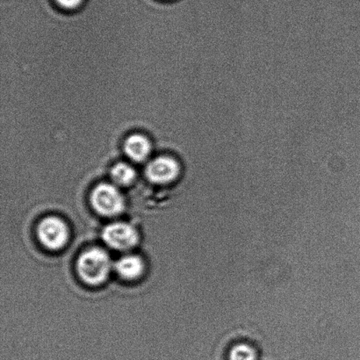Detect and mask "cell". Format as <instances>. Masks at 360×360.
<instances>
[{
	"label": "cell",
	"instance_id": "1",
	"mask_svg": "<svg viewBox=\"0 0 360 360\" xmlns=\"http://www.w3.org/2000/svg\"><path fill=\"white\" fill-rule=\"evenodd\" d=\"M81 278L90 285H98L107 280L111 270V260L103 250L93 248L81 254L77 263Z\"/></svg>",
	"mask_w": 360,
	"mask_h": 360
},
{
	"label": "cell",
	"instance_id": "2",
	"mask_svg": "<svg viewBox=\"0 0 360 360\" xmlns=\"http://www.w3.org/2000/svg\"><path fill=\"white\" fill-rule=\"evenodd\" d=\"M91 204L98 214L105 217H115L122 213L124 208V200L114 185L102 183L91 193Z\"/></svg>",
	"mask_w": 360,
	"mask_h": 360
},
{
	"label": "cell",
	"instance_id": "3",
	"mask_svg": "<svg viewBox=\"0 0 360 360\" xmlns=\"http://www.w3.org/2000/svg\"><path fill=\"white\" fill-rule=\"evenodd\" d=\"M38 238L46 248L59 250L69 239V229L65 221L56 217L45 218L37 229Z\"/></svg>",
	"mask_w": 360,
	"mask_h": 360
},
{
	"label": "cell",
	"instance_id": "4",
	"mask_svg": "<svg viewBox=\"0 0 360 360\" xmlns=\"http://www.w3.org/2000/svg\"><path fill=\"white\" fill-rule=\"evenodd\" d=\"M102 236L108 246L119 250L131 249L139 242V235L136 229L123 222L108 225L105 228Z\"/></svg>",
	"mask_w": 360,
	"mask_h": 360
},
{
	"label": "cell",
	"instance_id": "5",
	"mask_svg": "<svg viewBox=\"0 0 360 360\" xmlns=\"http://www.w3.org/2000/svg\"><path fill=\"white\" fill-rule=\"evenodd\" d=\"M180 172L179 165L171 157L161 156L155 158L148 165L146 176L150 181L167 184L177 179Z\"/></svg>",
	"mask_w": 360,
	"mask_h": 360
},
{
	"label": "cell",
	"instance_id": "6",
	"mask_svg": "<svg viewBox=\"0 0 360 360\" xmlns=\"http://www.w3.org/2000/svg\"><path fill=\"white\" fill-rule=\"evenodd\" d=\"M124 151L127 157L136 163L146 160L151 153V144L146 136L141 134H133L126 139Z\"/></svg>",
	"mask_w": 360,
	"mask_h": 360
},
{
	"label": "cell",
	"instance_id": "7",
	"mask_svg": "<svg viewBox=\"0 0 360 360\" xmlns=\"http://www.w3.org/2000/svg\"><path fill=\"white\" fill-rule=\"evenodd\" d=\"M143 260L137 256H125L115 264V270L117 274L125 280H135L143 271Z\"/></svg>",
	"mask_w": 360,
	"mask_h": 360
},
{
	"label": "cell",
	"instance_id": "8",
	"mask_svg": "<svg viewBox=\"0 0 360 360\" xmlns=\"http://www.w3.org/2000/svg\"><path fill=\"white\" fill-rule=\"evenodd\" d=\"M110 174L112 181L122 186L130 185L136 179V172L131 165L122 162L112 167Z\"/></svg>",
	"mask_w": 360,
	"mask_h": 360
},
{
	"label": "cell",
	"instance_id": "9",
	"mask_svg": "<svg viewBox=\"0 0 360 360\" xmlns=\"http://www.w3.org/2000/svg\"><path fill=\"white\" fill-rule=\"evenodd\" d=\"M259 354L256 348L248 343H238L232 345L228 352V360H257Z\"/></svg>",
	"mask_w": 360,
	"mask_h": 360
},
{
	"label": "cell",
	"instance_id": "10",
	"mask_svg": "<svg viewBox=\"0 0 360 360\" xmlns=\"http://www.w3.org/2000/svg\"><path fill=\"white\" fill-rule=\"evenodd\" d=\"M82 1L83 0H56V2L58 3L59 6L65 7L66 9L76 8V7L80 6Z\"/></svg>",
	"mask_w": 360,
	"mask_h": 360
}]
</instances>
